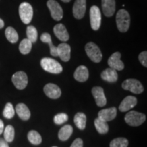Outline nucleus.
Listing matches in <instances>:
<instances>
[{
	"label": "nucleus",
	"mask_w": 147,
	"mask_h": 147,
	"mask_svg": "<svg viewBox=\"0 0 147 147\" xmlns=\"http://www.w3.org/2000/svg\"><path fill=\"white\" fill-rule=\"evenodd\" d=\"M27 39L30 40L32 43H35L38 39V31L33 25H29L27 28Z\"/></svg>",
	"instance_id": "30"
},
{
	"label": "nucleus",
	"mask_w": 147,
	"mask_h": 147,
	"mask_svg": "<svg viewBox=\"0 0 147 147\" xmlns=\"http://www.w3.org/2000/svg\"><path fill=\"white\" fill-rule=\"evenodd\" d=\"M137 104V99L136 97L131 96L126 97L123 100L121 103L120 106H119V109L121 112H127L131 108H133L134 106Z\"/></svg>",
	"instance_id": "17"
},
{
	"label": "nucleus",
	"mask_w": 147,
	"mask_h": 147,
	"mask_svg": "<svg viewBox=\"0 0 147 147\" xmlns=\"http://www.w3.org/2000/svg\"><path fill=\"white\" fill-rule=\"evenodd\" d=\"M74 122L79 129L84 130L86 127V122H87L86 115L82 113H78L75 115Z\"/></svg>",
	"instance_id": "24"
},
{
	"label": "nucleus",
	"mask_w": 147,
	"mask_h": 147,
	"mask_svg": "<svg viewBox=\"0 0 147 147\" xmlns=\"http://www.w3.org/2000/svg\"><path fill=\"white\" fill-rule=\"evenodd\" d=\"M14 128L10 125H7L6 127L3 130V137L7 142H12L14 139Z\"/></svg>",
	"instance_id": "28"
},
{
	"label": "nucleus",
	"mask_w": 147,
	"mask_h": 147,
	"mask_svg": "<svg viewBox=\"0 0 147 147\" xmlns=\"http://www.w3.org/2000/svg\"><path fill=\"white\" fill-rule=\"evenodd\" d=\"M85 51L90 59L95 63H100L102 59V54L100 48L93 42H90L85 46Z\"/></svg>",
	"instance_id": "3"
},
{
	"label": "nucleus",
	"mask_w": 147,
	"mask_h": 147,
	"mask_svg": "<svg viewBox=\"0 0 147 147\" xmlns=\"http://www.w3.org/2000/svg\"><path fill=\"white\" fill-rule=\"evenodd\" d=\"M18 12H19L20 18L23 23H30L34 15V10L32 5L27 2H23L20 5Z\"/></svg>",
	"instance_id": "5"
},
{
	"label": "nucleus",
	"mask_w": 147,
	"mask_h": 147,
	"mask_svg": "<svg viewBox=\"0 0 147 147\" xmlns=\"http://www.w3.org/2000/svg\"><path fill=\"white\" fill-rule=\"evenodd\" d=\"M94 124L97 131L100 134H104L108 133V129H109V127H108L107 122L101 120V119L97 117V119H95Z\"/></svg>",
	"instance_id": "25"
},
{
	"label": "nucleus",
	"mask_w": 147,
	"mask_h": 147,
	"mask_svg": "<svg viewBox=\"0 0 147 147\" xmlns=\"http://www.w3.org/2000/svg\"><path fill=\"white\" fill-rule=\"evenodd\" d=\"M102 10L104 15L108 17L113 16L115 12V0H102Z\"/></svg>",
	"instance_id": "18"
},
{
	"label": "nucleus",
	"mask_w": 147,
	"mask_h": 147,
	"mask_svg": "<svg viewBox=\"0 0 147 147\" xmlns=\"http://www.w3.org/2000/svg\"><path fill=\"white\" fill-rule=\"evenodd\" d=\"M40 40L44 43L49 44V47H50V52L51 55L53 57H57V47H55L53 45L52 40H51V35L48 33H44L42 34L41 37H40Z\"/></svg>",
	"instance_id": "22"
},
{
	"label": "nucleus",
	"mask_w": 147,
	"mask_h": 147,
	"mask_svg": "<svg viewBox=\"0 0 147 147\" xmlns=\"http://www.w3.org/2000/svg\"><path fill=\"white\" fill-rule=\"evenodd\" d=\"M146 120L144 114L136 111H130L125 117V121L129 125L137 127L142 125Z\"/></svg>",
	"instance_id": "4"
},
{
	"label": "nucleus",
	"mask_w": 147,
	"mask_h": 147,
	"mask_svg": "<svg viewBox=\"0 0 147 147\" xmlns=\"http://www.w3.org/2000/svg\"><path fill=\"white\" fill-rule=\"evenodd\" d=\"M44 92L45 95L51 99H58L61 95L60 88L57 85L53 83L46 84L44 87Z\"/></svg>",
	"instance_id": "12"
},
{
	"label": "nucleus",
	"mask_w": 147,
	"mask_h": 147,
	"mask_svg": "<svg viewBox=\"0 0 147 147\" xmlns=\"http://www.w3.org/2000/svg\"><path fill=\"white\" fill-rule=\"evenodd\" d=\"M129 142L125 138H117L110 142V147H127Z\"/></svg>",
	"instance_id": "32"
},
{
	"label": "nucleus",
	"mask_w": 147,
	"mask_h": 147,
	"mask_svg": "<svg viewBox=\"0 0 147 147\" xmlns=\"http://www.w3.org/2000/svg\"><path fill=\"white\" fill-rule=\"evenodd\" d=\"M86 11V0H76L73 6L74 16L77 19L83 18Z\"/></svg>",
	"instance_id": "13"
},
{
	"label": "nucleus",
	"mask_w": 147,
	"mask_h": 147,
	"mask_svg": "<svg viewBox=\"0 0 147 147\" xmlns=\"http://www.w3.org/2000/svg\"><path fill=\"white\" fill-rule=\"evenodd\" d=\"M117 108L112 107L100 110L98 113V118L101 120L108 122L113 120L117 116Z\"/></svg>",
	"instance_id": "16"
},
{
	"label": "nucleus",
	"mask_w": 147,
	"mask_h": 147,
	"mask_svg": "<svg viewBox=\"0 0 147 147\" xmlns=\"http://www.w3.org/2000/svg\"><path fill=\"white\" fill-rule=\"evenodd\" d=\"M47 6L50 10L51 15L55 21H60L63 16V9L57 1L55 0H49Z\"/></svg>",
	"instance_id": "8"
},
{
	"label": "nucleus",
	"mask_w": 147,
	"mask_h": 147,
	"mask_svg": "<svg viewBox=\"0 0 147 147\" xmlns=\"http://www.w3.org/2000/svg\"><path fill=\"white\" fill-rule=\"evenodd\" d=\"M61 1H63V2H65V3H67V2H69L71 0H61Z\"/></svg>",
	"instance_id": "39"
},
{
	"label": "nucleus",
	"mask_w": 147,
	"mask_h": 147,
	"mask_svg": "<svg viewBox=\"0 0 147 147\" xmlns=\"http://www.w3.org/2000/svg\"><path fill=\"white\" fill-rule=\"evenodd\" d=\"M92 94L94 97L97 105L100 107H103L107 103V100L104 94L103 88L100 87H95L92 89Z\"/></svg>",
	"instance_id": "11"
},
{
	"label": "nucleus",
	"mask_w": 147,
	"mask_h": 147,
	"mask_svg": "<svg viewBox=\"0 0 147 147\" xmlns=\"http://www.w3.org/2000/svg\"><path fill=\"white\" fill-rule=\"evenodd\" d=\"M122 87L125 90L131 91L135 94H140L144 91V87L139 80L136 79H127L122 83Z\"/></svg>",
	"instance_id": "6"
},
{
	"label": "nucleus",
	"mask_w": 147,
	"mask_h": 147,
	"mask_svg": "<svg viewBox=\"0 0 147 147\" xmlns=\"http://www.w3.org/2000/svg\"><path fill=\"white\" fill-rule=\"evenodd\" d=\"M32 43L27 38L23 39L19 45V51L23 55H27L32 51Z\"/></svg>",
	"instance_id": "27"
},
{
	"label": "nucleus",
	"mask_w": 147,
	"mask_h": 147,
	"mask_svg": "<svg viewBox=\"0 0 147 147\" xmlns=\"http://www.w3.org/2000/svg\"><path fill=\"white\" fill-rule=\"evenodd\" d=\"M121 54L119 52L114 53L108 60V64L110 68L116 71H121L124 69V63L121 60Z\"/></svg>",
	"instance_id": "10"
},
{
	"label": "nucleus",
	"mask_w": 147,
	"mask_h": 147,
	"mask_svg": "<svg viewBox=\"0 0 147 147\" xmlns=\"http://www.w3.org/2000/svg\"><path fill=\"white\" fill-rule=\"evenodd\" d=\"M4 27V22L1 18H0V29L3 28Z\"/></svg>",
	"instance_id": "38"
},
{
	"label": "nucleus",
	"mask_w": 147,
	"mask_h": 147,
	"mask_svg": "<svg viewBox=\"0 0 147 147\" xmlns=\"http://www.w3.org/2000/svg\"><path fill=\"white\" fill-rule=\"evenodd\" d=\"M116 23L119 32H127L130 26V16L127 11L123 9L119 10L116 16Z\"/></svg>",
	"instance_id": "1"
},
{
	"label": "nucleus",
	"mask_w": 147,
	"mask_h": 147,
	"mask_svg": "<svg viewBox=\"0 0 147 147\" xmlns=\"http://www.w3.org/2000/svg\"><path fill=\"white\" fill-rule=\"evenodd\" d=\"M57 54L63 61H69L71 57V47L67 43H61L57 47Z\"/></svg>",
	"instance_id": "14"
},
{
	"label": "nucleus",
	"mask_w": 147,
	"mask_h": 147,
	"mask_svg": "<svg viewBox=\"0 0 147 147\" xmlns=\"http://www.w3.org/2000/svg\"><path fill=\"white\" fill-rule=\"evenodd\" d=\"M101 78L108 82H115L118 80V74L115 69L107 68L101 74Z\"/></svg>",
	"instance_id": "21"
},
{
	"label": "nucleus",
	"mask_w": 147,
	"mask_h": 147,
	"mask_svg": "<svg viewBox=\"0 0 147 147\" xmlns=\"http://www.w3.org/2000/svg\"><path fill=\"white\" fill-rule=\"evenodd\" d=\"M12 81L16 89L22 90L25 89L28 84V78L26 73L19 71L16 72L12 77Z\"/></svg>",
	"instance_id": "9"
},
{
	"label": "nucleus",
	"mask_w": 147,
	"mask_h": 147,
	"mask_svg": "<svg viewBox=\"0 0 147 147\" xmlns=\"http://www.w3.org/2000/svg\"><path fill=\"white\" fill-rule=\"evenodd\" d=\"M68 120V116L65 113H59L55 116L54 122L56 125H62Z\"/></svg>",
	"instance_id": "33"
},
{
	"label": "nucleus",
	"mask_w": 147,
	"mask_h": 147,
	"mask_svg": "<svg viewBox=\"0 0 147 147\" xmlns=\"http://www.w3.org/2000/svg\"><path fill=\"white\" fill-rule=\"evenodd\" d=\"M139 61L142 63L143 66L145 67H147V52L146 51H143L138 56Z\"/></svg>",
	"instance_id": "34"
},
{
	"label": "nucleus",
	"mask_w": 147,
	"mask_h": 147,
	"mask_svg": "<svg viewBox=\"0 0 147 147\" xmlns=\"http://www.w3.org/2000/svg\"><path fill=\"white\" fill-rule=\"evenodd\" d=\"M27 138H28L29 142L34 145L40 144L42 141L40 134L35 130H32L29 131L27 135Z\"/></svg>",
	"instance_id": "29"
},
{
	"label": "nucleus",
	"mask_w": 147,
	"mask_h": 147,
	"mask_svg": "<svg viewBox=\"0 0 147 147\" xmlns=\"http://www.w3.org/2000/svg\"><path fill=\"white\" fill-rule=\"evenodd\" d=\"M0 147H9L8 142L4 139L0 138Z\"/></svg>",
	"instance_id": "36"
},
{
	"label": "nucleus",
	"mask_w": 147,
	"mask_h": 147,
	"mask_svg": "<svg viewBox=\"0 0 147 147\" xmlns=\"http://www.w3.org/2000/svg\"><path fill=\"white\" fill-rule=\"evenodd\" d=\"M14 115H15V110L14 109L12 104L10 102L7 103L3 111V117L5 119H11L13 118Z\"/></svg>",
	"instance_id": "31"
},
{
	"label": "nucleus",
	"mask_w": 147,
	"mask_h": 147,
	"mask_svg": "<svg viewBox=\"0 0 147 147\" xmlns=\"http://www.w3.org/2000/svg\"><path fill=\"white\" fill-rule=\"evenodd\" d=\"M5 35L7 40L11 43H16L18 40V35L16 31L13 27H7L5 31Z\"/></svg>",
	"instance_id": "26"
},
{
	"label": "nucleus",
	"mask_w": 147,
	"mask_h": 147,
	"mask_svg": "<svg viewBox=\"0 0 147 147\" xmlns=\"http://www.w3.org/2000/svg\"><path fill=\"white\" fill-rule=\"evenodd\" d=\"M90 22L91 28L97 31L100 29L102 22V16L100 8L96 5H93L90 9Z\"/></svg>",
	"instance_id": "7"
},
{
	"label": "nucleus",
	"mask_w": 147,
	"mask_h": 147,
	"mask_svg": "<svg viewBox=\"0 0 147 147\" xmlns=\"http://www.w3.org/2000/svg\"><path fill=\"white\" fill-rule=\"evenodd\" d=\"M15 111L17 113L19 118L21 119L22 120L27 121L30 118V110H29L28 107L25 104H23V103L18 104L16 106Z\"/></svg>",
	"instance_id": "20"
},
{
	"label": "nucleus",
	"mask_w": 147,
	"mask_h": 147,
	"mask_svg": "<svg viewBox=\"0 0 147 147\" xmlns=\"http://www.w3.org/2000/svg\"><path fill=\"white\" fill-rule=\"evenodd\" d=\"M3 130H4V124L3 121L0 119V135L3 133Z\"/></svg>",
	"instance_id": "37"
},
{
	"label": "nucleus",
	"mask_w": 147,
	"mask_h": 147,
	"mask_svg": "<svg viewBox=\"0 0 147 147\" xmlns=\"http://www.w3.org/2000/svg\"><path fill=\"white\" fill-rule=\"evenodd\" d=\"M73 133V128L70 125H66L61 128L58 134L59 140L61 141H66L68 140Z\"/></svg>",
	"instance_id": "23"
},
{
	"label": "nucleus",
	"mask_w": 147,
	"mask_h": 147,
	"mask_svg": "<svg viewBox=\"0 0 147 147\" xmlns=\"http://www.w3.org/2000/svg\"><path fill=\"white\" fill-rule=\"evenodd\" d=\"M70 147H83V142L80 138H76L71 144Z\"/></svg>",
	"instance_id": "35"
},
{
	"label": "nucleus",
	"mask_w": 147,
	"mask_h": 147,
	"mask_svg": "<svg viewBox=\"0 0 147 147\" xmlns=\"http://www.w3.org/2000/svg\"><path fill=\"white\" fill-rule=\"evenodd\" d=\"M53 147H57V146H53Z\"/></svg>",
	"instance_id": "40"
},
{
	"label": "nucleus",
	"mask_w": 147,
	"mask_h": 147,
	"mask_svg": "<svg viewBox=\"0 0 147 147\" xmlns=\"http://www.w3.org/2000/svg\"><path fill=\"white\" fill-rule=\"evenodd\" d=\"M55 36L62 42H67L69 39V36L66 27L61 23L56 25L53 28Z\"/></svg>",
	"instance_id": "15"
},
{
	"label": "nucleus",
	"mask_w": 147,
	"mask_h": 147,
	"mask_svg": "<svg viewBox=\"0 0 147 147\" xmlns=\"http://www.w3.org/2000/svg\"><path fill=\"white\" fill-rule=\"evenodd\" d=\"M40 65L44 70L51 74H57L62 72L63 71V67L61 65L58 61L52 58L45 57L42 59L41 61H40Z\"/></svg>",
	"instance_id": "2"
},
{
	"label": "nucleus",
	"mask_w": 147,
	"mask_h": 147,
	"mask_svg": "<svg viewBox=\"0 0 147 147\" xmlns=\"http://www.w3.org/2000/svg\"><path fill=\"white\" fill-rule=\"evenodd\" d=\"M74 77L78 82H85L89 78V70L84 65H80L77 67L74 74Z\"/></svg>",
	"instance_id": "19"
}]
</instances>
